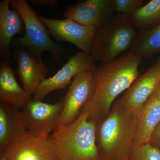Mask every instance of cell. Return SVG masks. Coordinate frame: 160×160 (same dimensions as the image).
Returning <instances> with one entry per match:
<instances>
[{
	"instance_id": "obj_23",
	"label": "cell",
	"mask_w": 160,
	"mask_h": 160,
	"mask_svg": "<svg viewBox=\"0 0 160 160\" xmlns=\"http://www.w3.org/2000/svg\"><path fill=\"white\" fill-rule=\"evenodd\" d=\"M29 2L33 5L50 7H55L58 3L57 0H30Z\"/></svg>"
},
{
	"instance_id": "obj_6",
	"label": "cell",
	"mask_w": 160,
	"mask_h": 160,
	"mask_svg": "<svg viewBox=\"0 0 160 160\" xmlns=\"http://www.w3.org/2000/svg\"><path fill=\"white\" fill-rule=\"evenodd\" d=\"M95 89V81L92 71L82 72L74 77L65 96L58 126L69 125L78 118L93 95Z\"/></svg>"
},
{
	"instance_id": "obj_8",
	"label": "cell",
	"mask_w": 160,
	"mask_h": 160,
	"mask_svg": "<svg viewBox=\"0 0 160 160\" xmlns=\"http://www.w3.org/2000/svg\"><path fill=\"white\" fill-rule=\"evenodd\" d=\"M50 36L58 42H68L81 51L90 54L92 42L97 29L85 26L70 19H54L40 16Z\"/></svg>"
},
{
	"instance_id": "obj_10",
	"label": "cell",
	"mask_w": 160,
	"mask_h": 160,
	"mask_svg": "<svg viewBox=\"0 0 160 160\" xmlns=\"http://www.w3.org/2000/svg\"><path fill=\"white\" fill-rule=\"evenodd\" d=\"M97 67L90 54L81 51L68 58L67 62L52 77L40 84L32 98L42 101L52 92L64 89L70 85L73 78L80 72L94 70Z\"/></svg>"
},
{
	"instance_id": "obj_5",
	"label": "cell",
	"mask_w": 160,
	"mask_h": 160,
	"mask_svg": "<svg viewBox=\"0 0 160 160\" xmlns=\"http://www.w3.org/2000/svg\"><path fill=\"white\" fill-rule=\"evenodd\" d=\"M10 5L19 12L25 26V34L13 39L14 45L28 49L40 58L44 52H49L55 61L59 62L67 50L52 40L48 29L28 2L10 0Z\"/></svg>"
},
{
	"instance_id": "obj_11",
	"label": "cell",
	"mask_w": 160,
	"mask_h": 160,
	"mask_svg": "<svg viewBox=\"0 0 160 160\" xmlns=\"http://www.w3.org/2000/svg\"><path fill=\"white\" fill-rule=\"evenodd\" d=\"M114 12L113 0H86L68 6L64 16L98 29L111 20Z\"/></svg>"
},
{
	"instance_id": "obj_17",
	"label": "cell",
	"mask_w": 160,
	"mask_h": 160,
	"mask_svg": "<svg viewBox=\"0 0 160 160\" xmlns=\"http://www.w3.org/2000/svg\"><path fill=\"white\" fill-rule=\"evenodd\" d=\"M11 66L2 62L0 64V101L22 109L32 98L22 88L15 78Z\"/></svg>"
},
{
	"instance_id": "obj_19",
	"label": "cell",
	"mask_w": 160,
	"mask_h": 160,
	"mask_svg": "<svg viewBox=\"0 0 160 160\" xmlns=\"http://www.w3.org/2000/svg\"><path fill=\"white\" fill-rule=\"evenodd\" d=\"M130 51L143 59L160 53V25L149 31L138 32Z\"/></svg>"
},
{
	"instance_id": "obj_22",
	"label": "cell",
	"mask_w": 160,
	"mask_h": 160,
	"mask_svg": "<svg viewBox=\"0 0 160 160\" xmlns=\"http://www.w3.org/2000/svg\"><path fill=\"white\" fill-rule=\"evenodd\" d=\"M149 142L160 147V122L153 130Z\"/></svg>"
},
{
	"instance_id": "obj_4",
	"label": "cell",
	"mask_w": 160,
	"mask_h": 160,
	"mask_svg": "<svg viewBox=\"0 0 160 160\" xmlns=\"http://www.w3.org/2000/svg\"><path fill=\"white\" fill-rule=\"evenodd\" d=\"M138 34L130 16L117 13L97 30L90 54L92 59L102 63L113 61L130 50Z\"/></svg>"
},
{
	"instance_id": "obj_12",
	"label": "cell",
	"mask_w": 160,
	"mask_h": 160,
	"mask_svg": "<svg viewBox=\"0 0 160 160\" xmlns=\"http://www.w3.org/2000/svg\"><path fill=\"white\" fill-rule=\"evenodd\" d=\"M160 80V58L154 65L138 77L118 102L138 113L157 88Z\"/></svg>"
},
{
	"instance_id": "obj_13",
	"label": "cell",
	"mask_w": 160,
	"mask_h": 160,
	"mask_svg": "<svg viewBox=\"0 0 160 160\" xmlns=\"http://www.w3.org/2000/svg\"><path fill=\"white\" fill-rule=\"evenodd\" d=\"M12 58L18 63L17 73L23 88L31 96L34 95L40 84L46 79L49 69L42 58L25 48L19 47L14 52Z\"/></svg>"
},
{
	"instance_id": "obj_25",
	"label": "cell",
	"mask_w": 160,
	"mask_h": 160,
	"mask_svg": "<svg viewBox=\"0 0 160 160\" xmlns=\"http://www.w3.org/2000/svg\"><path fill=\"white\" fill-rule=\"evenodd\" d=\"M158 88L159 89L160 91V80L159 82L158 85Z\"/></svg>"
},
{
	"instance_id": "obj_14",
	"label": "cell",
	"mask_w": 160,
	"mask_h": 160,
	"mask_svg": "<svg viewBox=\"0 0 160 160\" xmlns=\"http://www.w3.org/2000/svg\"><path fill=\"white\" fill-rule=\"evenodd\" d=\"M10 6V0L0 2V54L4 62L11 66L13 61L10 43L15 35L22 34L25 26L19 12Z\"/></svg>"
},
{
	"instance_id": "obj_16",
	"label": "cell",
	"mask_w": 160,
	"mask_h": 160,
	"mask_svg": "<svg viewBox=\"0 0 160 160\" xmlns=\"http://www.w3.org/2000/svg\"><path fill=\"white\" fill-rule=\"evenodd\" d=\"M160 122V91L158 87L138 112L136 131L132 148L149 142Z\"/></svg>"
},
{
	"instance_id": "obj_18",
	"label": "cell",
	"mask_w": 160,
	"mask_h": 160,
	"mask_svg": "<svg viewBox=\"0 0 160 160\" xmlns=\"http://www.w3.org/2000/svg\"><path fill=\"white\" fill-rule=\"evenodd\" d=\"M135 29L147 31L160 25V0H152L142 6L131 17Z\"/></svg>"
},
{
	"instance_id": "obj_15",
	"label": "cell",
	"mask_w": 160,
	"mask_h": 160,
	"mask_svg": "<svg viewBox=\"0 0 160 160\" xmlns=\"http://www.w3.org/2000/svg\"><path fill=\"white\" fill-rule=\"evenodd\" d=\"M27 132L22 110L0 101V154Z\"/></svg>"
},
{
	"instance_id": "obj_21",
	"label": "cell",
	"mask_w": 160,
	"mask_h": 160,
	"mask_svg": "<svg viewBox=\"0 0 160 160\" xmlns=\"http://www.w3.org/2000/svg\"><path fill=\"white\" fill-rule=\"evenodd\" d=\"M115 11L131 17L145 4L144 0H113Z\"/></svg>"
},
{
	"instance_id": "obj_20",
	"label": "cell",
	"mask_w": 160,
	"mask_h": 160,
	"mask_svg": "<svg viewBox=\"0 0 160 160\" xmlns=\"http://www.w3.org/2000/svg\"><path fill=\"white\" fill-rule=\"evenodd\" d=\"M129 160H160V147L148 142L132 148Z\"/></svg>"
},
{
	"instance_id": "obj_7",
	"label": "cell",
	"mask_w": 160,
	"mask_h": 160,
	"mask_svg": "<svg viewBox=\"0 0 160 160\" xmlns=\"http://www.w3.org/2000/svg\"><path fill=\"white\" fill-rule=\"evenodd\" d=\"M64 101L65 96L54 104L32 98L21 109L28 132L37 135H47L54 131L58 126Z\"/></svg>"
},
{
	"instance_id": "obj_1",
	"label": "cell",
	"mask_w": 160,
	"mask_h": 160,
	"mask_svg": "<svg viewBox=\"0 0 160 160\" xmlns=\"http://www.w3.org/2000/svg\"><path fill=\"white\" fill-rule=\"evenodd\" d=\"M143 60L130 51L111 62L101 63L92 70L95 89L82 111L87 112L88 120L97 124L109 114L115 99L138 77Z\"/></svg>"
},
{
	"instance_id": "obj_24",
	"label": "cell",
	"mask_w": 160,
	"mask_h": 160,
	"mask_svg": "<svg viewBox=\"0 0 160 160\" xmlns=\"http://www.w3.org/2000/svg\"><path fill=\"white\" fill-rule=\"evenodd\" d=\"M0 160H7L5 156L3 155H0Z\"/></svg>"
},
{
	"instance_id": "obj_2",
	"label": "cell",
	"mask_w": 160,
	"mask_h": 160,
	"mask_svg": "<svg viewBox=\"0 0 160 160\" xmlns=\"http://www.w3.org/2000/svg\"><path fill=\"white\" fill-rule=\"evenodd\" d=\"M137 114L118 101L109 114L96 124L99 160H129L135 136Z\"/></svg>"
},
{
	"instance_id": "obj_9",
	"label": "cell",
	"mask_w": 160,
	"mask_h": 160,
	"mask_svg": "<svg viewBox=\"0 0 160 160\" xmlns=\"http://www.w3.org/2000/svg\"><path fill=\"white\" fill-rule=\"evenodd\" d=\"M56 152L52 135H37L27 131L0 155L7 160H54Z\"/></svg>"
},
{
	"instance_id": "obj_3",
	"label": "cell",
	"mask_w": 160,
	"mask_h": 160,
	"mask_svg": "<svg viewBox=\"0 0 160 160\" xmlns=\"http://www.w3.org/2000/svg\"><path fill=\"white\" fill-rule=\"evenodd\" d=\"M96 130V124L88 120L85 111L69 125L58 126L52 134L54 160H99Z\"/></svg>"
}]
</instances>
